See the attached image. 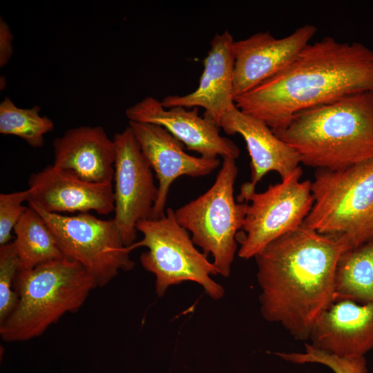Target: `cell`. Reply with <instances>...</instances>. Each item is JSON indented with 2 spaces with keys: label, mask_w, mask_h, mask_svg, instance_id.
<instances>
[{
  "label": "cell",
  "mask_w": 373,
  "mask_h": 373,
  "mask_svg": "<svg viewBox=\"0 0 373 373\" xmlns=\"http://www.w3.org/2000/svg\"><path fill=\"white\" fill-rule=\"evenodd\" d=\"M44 218L64 257L82 265L97 287L111 283L119 271L135 266L113 219L102 220L90 213L73 216L48 213L28 204Z\"/></svg>",
  "instance_id": "obj_9"
},
{
  "label": "cell",
  "mask_w": 373,
  "mask_h": 373,
  "mask_svg": "<svg viewBox=\"0 0 373 373\" xmlns=\"http://www.w3.org/2000/svg\"><path fill=\"white\" fill-rule=\"evenodd\" d=\"M96 287L86 269L66 258L19 270L15 281L18 303L0 324L1 339L15 343L41 336L65 314L77 312Z\"/></svg>",
  "instance_id": "obj_4"
},
{
  "label": "cell",
  "mask_w": 373,
  "mask_h": 373,
  "mask_svg": "<svg viewBox=\"0 0 373 373\" xmlns=\"http://www.w3.org/2000/svg\"><path fill=\"white\" fill-rule=\"evenodd\" d=\"M115 148L113 218L126 247L137 238V224L151 219L158 195L152 169L128 126L114 135Z\"/></svg>",
  "instance_id": "obj_10"
},
{
  "label": "cell",
  "mask_w": 373,
  "mask_h": 373,
  "mask_svg": "<svg viewBox=\"0 0 373 373\" xmlns=\"http://www.w3.org/2000/svg\"><path fill=\"white\" fill-rule=\"evenodd\" d=\"M373 92V50L331 37L307 45L283 69L235 99L272 131L298 113L354 93Z\"/></svg>",
  "instance_id": "obj_2"
},
{
  "label": "cell",
  "mask_w": 373,
  "mask_h": 373,
  "mask_svg": "<svg viewBox=\"0 0 373 373\" xmlns=\"http://www.w3.org/2000/svg\"><path fill=\"white\" fill-rule=\"evenodd\" d=\"M137 230L143 238L131 245L132 249L148 248L140 261L144 269L155 277V293L163 296L168 288L183 282L200 285L205 293L214 300L224 294L222 286L211 276L218 271L207 259V256L195 247L189 232L177 221L175 211L166 209V215L160 219L140 220Z\"/></svg>",
  "instance_id": "obj_6"
},
{
  "label": "cell",
  "mask_w": 373,
  "mask_h": 373,
  "mask_svg": "<svg viewBox=\"0 0 373 373\" xmlns=\"http://www.w3.org/2000/svg\"><path fill=\"white\" fill-rule=\"evenodd\" d=\"M282 359L295 364L318 363L329 367L334 373H367L364 356H338L305 343L304 352H276Z\"/></svg>",
  "instance_id": "obj_22"
},
{
  "label": "cell",
  "mask_w": 373,
  "mask_h": 373,
  "mask_svg": "<svg viewBox=\"0 0 373 373\" xmlns=\"http://www.w3.org/2000/svg\"><path fill=\"white\" fill-rule=\"evenodd\" d=\"M199 108L164 107L161 101L148 96L128 107L125 115L128 121L149 123L162 126L180 140L189 151L200 157L216 159L218 156L238 157L237 145L220 134V127L210 117L198 114Z\"/></svg>",
  "instance_id": "obj_11"
},
{
  "label": "cell",
  "mask_w": 373,
  "mask_h": 373,
  "mask_svg": "<svg viewBox=\"0 0 373 373\" xmlns=\"http://www.w3.org/2000/svg\"><path fill=\"white\" fill-rule=\"evenodd\" d=\"M218 124L227 135L243 137L251 157L249 182L253 186L270 171L276 172L283 180L300 166V156L292 147L265 122L242 113L236 106L225 112Z\"/></svg>",
  "instance_id": "obj_17"
},
{
  "label": "cell",
  "mask_w": 373,
  "mask_h": 373,
  "mask_svg": "<svg viewBox=\"0 0 373 373\" xmlns=\"http://www.w3.org/2000/svg\"><path fill=\"white\" fill-rule=\"evenodd\" d=\"M20 263L13 242L0 246V324L13 312L18 303L15 290Z\"/></svg>",
  "instance_id": "obj_23"
},
{
  "label": "cell",
  "mask_w": 373,
  "mask_h": 373,
  "mask_svg": "<svg viewBox=\"0 0 373 373\" xmlns=\"http://www.w3.org/2000/svg\"><path fill=\"white\" fill-rule=\"evenodd\" d=\"M238 175L236 160L223 157L213 184L202 195L175 210L178 223L191 233L193 242L206 256L211 254L218 274L228 277L237 249L247 204L236 202L233 188Z\"/></svg>",
  "instance_id": "obj_7"
},
{
  "label": "cell",
  "mask_w": 373,
  "mask_h": 373,
  "mask_svg": "<svg viewBox=\"0 0 373 373\" xmlns=\"http://www.w3.org/2000/svg\"><path fill=\"white\" fill-rule=\"evenodd\" d=\"M53 165L93 183L113 182L115 148L100 126L68 129L52 141Z\"/></svg>",
  "instance_id": "obj_18"
},
{
  "label": "cell",
  "mask_w": 373,
  "mask_h": 373,
  "mask_svg": "<svg viewBox=\"0 0 373 373\" xmlns=\"http://www.w3.org/2000/svg\"><path fill=\"white\" fill-rule=\"evenodd\" d=\"M13 241L20 263L19 270L35 267L65 258L44 218L28 206L14 227Z\"/></svg>",
  "instance_id": "obj_20"
},
{
  "label": "cell",
  "mask_w": 373,
  "mask_h": 373,
  "mask_svg": "<svg viewBox=\"0 0 373 373\" xmlns=\"http://www.w3.org/2000/svg\"><path fill=\"white\" fill-rule=\"evenodd\" d=\"M373 304V238L343 252L336 269L334 300Z\"/></svg>",
  "instance_id": "obj_19"
},
{
  "label": "cell",
  "mask_w": 373,
  "mask_h": 373,
  "mask_svg": "<svg viewBox=\"0 0 373 373\" xmlns=\"http://www.w3.org/2000/svg\"><path fill=\"white\" fill-rule=\"evenodd\" d=\"M128 126L158 180V195L151 219L166 215L165 207L171 184L179 177H202L220 164L218 158L207 159L186 153L182 142L159 125L128 121Z\"/></svg>",
  "instance_id": "obj_13"
},
{
  "label": "cell",
  "mask_w": 373,
  "mask_h": 373,
  "mask_svg": "<svg viewBox=\"0 0 373 373\" xmlns=\"http://www.w3.org/2000/svg\"><path fill=\"white\" fill-rule=\"evenodd\" d=\"M300 163L338 171L373 160V92L347 95L296 114L274 132Z\"/></svg>",
  "instance_id": "obj_3"
},
{
  "label": "cell",
  "mask_w": 373,
  "mask_h": 373,
  "mask_svg": "<svg viewBox=\"0 0 373 373\" xmlns=\"http://www.w3.org/2000/svg\"><path fill=\"white\" fill-rule=\"evenodd\" d=\"M352 248L345 236L304 224L267 245L254 257L265 319L280 324L296 340H309L318 318L334 300L338 261Z\"/></svg>",
  "instance_id": "obj_1"
},
{
  "label": "cell",
  "mask_w": 373,
  "mask_h": 373,
  "mask_svg": "<svg viewBox=\"0 0 373 373\" xmlns=\"http://www.w3.org/2000/svg\"><path fill=\"white\" fill-rule=\"evenodd\" d=\"M309 340L338 356H361L373 349V304L338 299L322 312Z\"/></svg>",
  "instance_id": "obj_15"
},
{
  "label": "cell",
  "mask_w": 373,
  "mask_h": 373,
  "mask_svg": "<svg viewBox=\"0 0 373 373\" xmlns=\"http://www.w3.org/2000/svg\"><path fill=\"white\" fill-rule=\"evenodd\" d=\"M28 189L0 194V246L10 242L11 231L28 207Z\"/></svg>",
  "instance_id": "obj_24"
},
{
  "label": "cell",
  "mask_w": 373,
  "mask_h": 373,
  "mask_svg": "<svg viewBox=\"0 0 373 373\" xmlns=\"http://www.w3.org/2000/svg\"><path fill=\"white\" fill-rule=\"evenodd\" d=\"M316 32L315 26L306 24L280 39L267 31L235 41L234 100L283 69L309 44Z\"/></svg>",
  "instance_id": "obj_12"
},
{
  "label": "cell",
  "mask_w": 373,
  "mask_h": 373,
  "mask_svg": "<svg viewBox=\"0 0 373 373\" xmlns=\"http://www.w3.org/2000/svg\"><path fill=\"white\" fill-rule=\"evenodd\" d=\"M234 40L225 30L216 34L204 59L198 88L184 95H168L161 101L166 108L201 107L217 124L221 116L236 106L233 97Z\"/></svg>",
  "instance_id": "obj_16"
},
{
  "label": "cell",
  "mask_w": 373,
  "mask_h": 373,
  "mask_svg": "<svg viewBox=\"0 0 373 373\" xmlns=\"http://www.w3.org/2000/svg\"><path fill=\"white\" fill-rule=\"evenodd\" d=\"M28 204L48 213L108 215L115 210L113 182L85 181L73 173L49 164L28 180Z\"/></svg>",
  "instance_id": "obj_14"
},
{
  "label": "cell",
  "mask_w": 373,
  "mask_h": 373,
  "mask_svg": "<svg viewBox=\"0 0 373 373\" xmlns=\"http://www.w3.org/2000/svg\"><path fill=\"white\" fill-rule=\"evenodd\" d=\"M13 35L8 24L0 18V67H4L13 53Z\"/></svg>",
  "instance_id": "obj_25"
},
{
  "label": "cell",
  "mask_w": 373,
  "mask_h": 373,
  "mask_svg": "<svg viewBox=\"0 0 373 373\" xmlns=\"http://www.w3.org/2000/svg\"><path fill=\"white\" fill-rule=\"evenodd\" d=\"M40 106L20 108L9 97L0 103V133L23 140L33 148L44 144V135L54 129V122L46 115H40Z\"/></svg>",
  "instance_id": "obj_21"
},
{
  "label": "cell",
  "mask_w": 373,
  "mask_h": 373,
  "mask_svg": "<svg viewBox=\"0 0 373 373\" xmlns=\"http://www.w3.org/2000/svg\"><path fill=\"white\" fill-rule=\"evenodd\" d=\"M298 166L281 182L256 192L249 182L244 183L237 197L247 204L246 215L238 251L240 258H254L267 245L296 230L304 223L314 204L312 181L300 180Z\"/></svg>",
  "instance_id": "obj_8"
},
{
  "label": "cell",
  "mask_w": 373,
  "mask_h": 373,
  "mask_svg": "<svg viewBox=\"0 0 373 373\" xmlns=\"http://www.w3.org/2000/svg\"><path fill=\"white\" fill-rule=\"evenodd\" d=\"M312 192L305 226L345 236L352 248L373 238V160L338 171L316 169Z\"/></svg>",
  "instance_id": "obj_5"
}]
</instances>
